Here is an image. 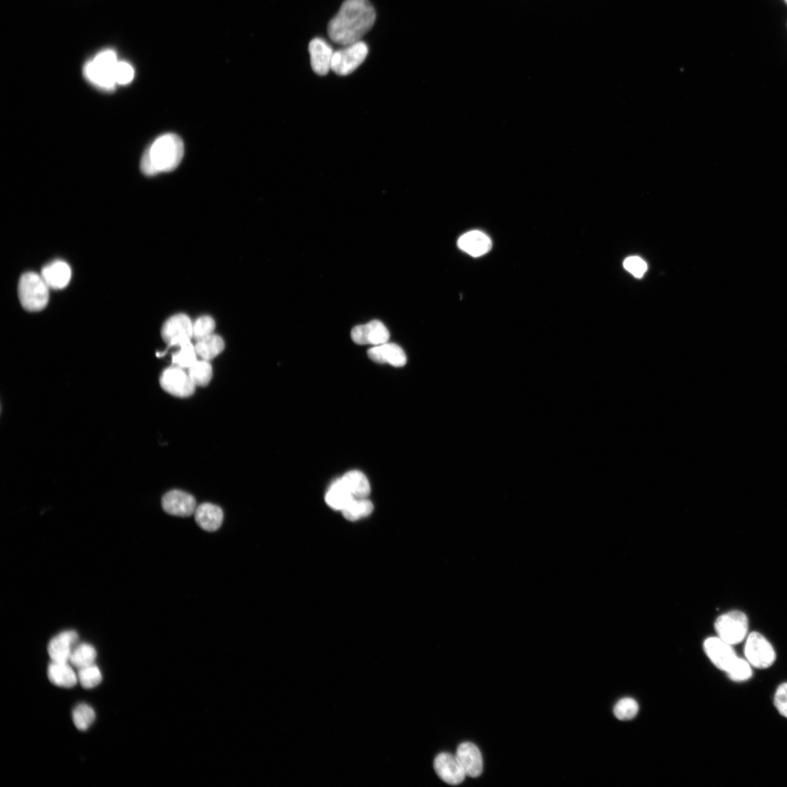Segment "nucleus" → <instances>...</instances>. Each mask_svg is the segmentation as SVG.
<instances>
[{
	"instance_id": "1",
	"label": "nucleus",
	"mask_w": 787,
	"mask_h": 787,
	"mask_svg": "<svg viewBox=\"0 0 787 787\" xmlns=\"http://www.w3.org/2000/svg\"><path fill=\"white\" fill-rule=\"evenodd\" d=\"M376 14L368 0H345L328 26L330 38L345 46L360 41L374 25Z\"/></svg>"
},
{
	"instance_id": "2",
	"label": "nucleus",
	"mask_w": 787,
	"mask_h": 787,
	"mask_svg": "<svg viewBox=\"0 0 787 787\" xmlns=\"http://www.w3.org/2000/svg\"><path fill=\"white\" fill-rule=\"evenodd\" d=\"M184 152L182 139L174 134L157 137L145 152L141 170L147 176L170 172L177 168Z\"/></svg>"
},
{
	"instance_id": "3",
	"label": "nucleus",
	"mask_w": 787,
	"mask_h": 787,
	"mask_svg": "<svg viewBox=\"0 0 787 787\" xmlns=\"http://www.w3.org/2000/svg\"><path fill=\"white\" fill-rule=\"evenodd\" d=\"M118 62L113 51H104L87 63L83 69L84 75L94 85L111 91L117 84L115 70Z\"/></svg>"
},
{
	"instance_id": "4",
	"label": "nucleus",
	"mask_w": 787,
	"mask_h": 787,
	"mask_svg": "<svg viewBox=\"0 0 787 787\" xmlns=\"http://www.w3.org/2000/svg\"><path fill=\"white\" fill-rule=\"evenodd\" d=\"M48 288L42 276L34 272L23 274L19 284V296L22 306L29 311H39L45 308L49 299Z\"/></svg>"
},
{
	"instance_id": "5",
	"label": "nucleus",
	"mask_w": 787,
	"mask_h": 787,
	"mask_svg": "<svg viewBox=\"0 0 787 787\" xmlns=\"http://www.w3.org/2000/svg\"><path fill=\"white\" fill-rule=\"evenodd\" d=\"M716 632L723 641L735 645L744 640L747 635L749 620L742 612L734 610L719 616L714 624Z\"/></svg>"
},
{
	"instance_id": "6",
	"label": "nucleus",
	"mask_w": 787,
	"mask_h": 787,
	"mask_svg": "<svg viewBox=\"0 0 787 787\" xmlns=\"http://www.w3.org/2000/svg\"><path fill=\"white\" fill-rule=\"evenodd\" d=\"M368 54V47L363 41L345 46L334 52L331 71L341 76L350 75L363 64Z\"/></svg>"
},
{
	"instance_id": "7",
	"label": "nucleus",
	"mask_w": 787,
	"mask_h": 787,
	"mask_svg": "<svg viewBox=\"0 0 787 787\" xmlns=\"http://www.w3.org/2000/svg\"><path fill=\"white\" fill-rule=\"evenodd\" d=\"M745 656L754 667L761 669L771 667L776 660V652L771 644L760 633L752 632L747 637Z\"/></svg>"
},
{
	"instance_id": "8",
	"label": "nucleus",
	"mask_w": 787,
	"mask_h": 787,
	"mask_svg": "<svg viewBox=\"0 0 787 787\" xmlns=\"http://www.w3.org/2000/svg\"><path fill=\"white\" fill-rule=\"evenodd\" d=\"M160 385L167 392L178 397L192 396L197 387L188 372L176 365L164 370L160 377Z\"/></svg>"
},
{
	"instance_id": "9",
	"label": "nucleus",
	"mask_w": 787,
	"mask_h": 787,
	"mask_svg": "<svg viewBox=\"0 0 787 787\" xmlns=\"http://www.w3.org/2000/svg\"><path fill=\"white\" fill-rule=\"evenodd\" d=\"M193 324L185 314H177L170 318L164 325L162 334L163 339L170 348L180 346L191 341L194 337Z\"/></svg>"
},
{
	"instance_id": "10",
	"label": "nucleus",
	"mask_w": 787,
	"mask_h": 787,
	"mask_svg": "<svg viewBox=\"0 0 787 787\" xmlns=\"http://www.w3.org/2000/svg\"><path fill=\"white\" fill-rule=\"evenodd\" d=\"M164 511L172 516L189 517L195 514L197 509L194 496L180 490L167 492L162 498Z\"/></svg>"
},
{
	"instance_id": "11",
	"label": "nucleus",
	"mask_w": 787,
	"mask_h": 787,
	"mask_svg": "<svg viewBox=\"0 0 787 787\" xmlns=\"http://www.w3.org/2000/svg\"><path fill=\"white\" fill-rule=\"evenodd\" d=\"M732 646L719 637L709 638L704 645L705 652L712 662L719 669L726 672L738 658Z\"/></svg>"
},
{
	"instance_id": "12",
	"label": "nucleus",
	"mask_w": 787,
	"mask_h": 787,
	"mask_svg": "<svg viewBox=\"0 0 787 787\" xmlns=\"http://www.w3.org/2000/svg\"><path fill=\"white\" fill-rule=\"evenodd\" d=\"M351 336L357 344L377 345L387 343L390 334L382 322L373 320L354 328Z\"/></svg>"
},
{
	"instance_id": "13",
	"label": "nucleus",
	"mask_w": 787,
	"mask_h": 787,
	"mask_svg": "<svg viewBox=\"0 0 787 787\" xmlns=\"http://www.w3.org/2000/svg\"><path fill=\"white\" fill-rule=\"evenodd\" d=\"M437 776L450 785H458L465 778L466 774L457 758L449 753L437 755L434 761Z\"/></svg>"
},
{
	"instance_id": "14",
	"label": "nucleus",
	"mask_w": 787,
	"mask_h": 787,
	"mask_svg": "<svg viewBox=\"0 0 787 787\" xmlns=\"http://www.w3.org/2000/svg\"><path fill=\"white\" fill-rule=\"evenodd\" d=\"M311 68L315 73L326 75L331 71L334 51L331 46L321 38H315L308 46Z\"/></svg>"
},
{
	"instance_id": "15",
	"label": "nucleus",
	"mask_w": 787,
	"mask_h": 787,
	"mask_svg": "<svg viewBox=\"0 0 787 787\" xmlns=\"http://www.w3.org/2000/svg\"><path fill=\"white\" fill-rule=\"evenodd\" d=\"M456 757L466 776L471 778L481 776L484 769L483 758L481 751L474 744H461L457 749Z\"/></svg>"
},
{
	"instance_id": "16",
	"label": "nucleus",
	"mask_w": 787,
	"mask_h": 787,
	"mask_svg": "<svg viewBox=\"0 0 787 787\" xmlns=\"http://www.w3.org/2000/svg\"><path fill=\"white\" fill-rule=\"evenodd\" d=\"M78 640V635L75 631L63 632L53 637L49 642L48 652L52 662L68 663L73 647Z\"/></svg>"
},
{
	"instance_id": "17",
	"label": "nucleus",
	"mask_w": 787,
	"mask_h": 787,
	"mask_svg": "<svg viewBox=\"0 0 787 787\" xmlns=\"http://www.w3.org/2000/svg\"><path fill=\"white\" fill-rule=\"evenodd\" d=\"M368 355L375 363H387L395 367H402L407 362L406 355L400 346L388 342L374 345L368 352Z\"/></svg>"
},
{
	"instance_id": "18",
	"label": "nucleus",
	"mask_w": 787,
	"mask_h": 787,
	"mask_svg": "<svg viewBox=\"0 0 787 787\" xmlns=\"http://www.w3.org/2000/svg\"><path fill=\"white\" fill-rule=\"evenodd\" d=\"M458 246L472 257H481L491 250L492 242L484 233L472 231L462 235L458 241Z\"/></svg>"
},
{
	"instance_id": "19",
	"label": "nucleus",
	"mask_w": 787,
	"mask_h": 787,
	"mask_svg": "<svg viewBox=\"0 0 787 787\" xmlns=\"http://www.w3.org/2000/svg\"><path fill=\"white\" fill-rule=\"evenodd\" d=\"M41 276L49 288L54 290H61L65 288L69 284L72 276V271L67 263L56 261L43 269Z\"/></svg>"
},
{
	"instance_id": "20",
	"label": "nucleus",
	"mask_w": 787,
	"mask_h": 787,
	"mask_svg": "<svg viewBox=\"0 0 787 787\" xmlns=\"http://www.w3.org/2000/svg\"><path fill=\"white\" fill-rule=\"evenodd\" d=\"M194 514L197 524L207 531L218 530L224 521L222 509L211 503L202 504Z\"/></svg>"
},
{
	"instance_id": "21",
	"label": "nucleus",
	"mask_w": 787,
	"mask_h": 787,
	"mask_svg": "<svg viewBox=\"0 0 787 787\" xmlns=\"http://www.w3.org/2000/svg\"><path fill=\"white\" fill-rule=\"evenodd\" d=\"M48 675L51 683L61 687H73L78 680L68 663L52 662L48 667Z\"/></svg>"
},
{
	"instance_id": "22",
	"label": "nucleus",
	"mask_w": 787,
	"mask_h": 787,
	"mask_svg": "<svg viewBox=\"0 0 787 787\" xmlns=\"http://www.w3.org/2000/svg\"><path fill=\"white\" fill-rule=\"evenodd\" d=\"M354 499L340 479L333 483L325 496L328 505L337 511L344 510Z\"/></svg>"
},
{
	"instance_id": "23",
	"label": "nucleus",
	"mask_w": 787,
	"mask_h": 787,
	"mask_svg": "<svg viewBox=\"0 0 787 787\" xmlns=\"http://www.w3.org/2000/svg\"><path fill=\"white\" fill-rule=\"evenodd\" d=\"M340 479L355 498L364 499L370 495V483L363 472L358 470L350 471Z\"/></svg>"
},
{
	"instance_id": "24",
	"label": "nucleus",
	"mask_w": 787,
	"mask_h": 787,
	"mask_svg": "<svg viewBox=\"0 0 787 787\" xmlns=\"http://www.w3.org/2000/svg\"><path fill=\"white\" fill-rule=\"evenodd\" d=\"M225 349L224 339L217 335H210L197 341L195 350L197 355L204 360H210L221 353Z\"/></svg>"
},
{
	"instance_id": "25",
	"label": "nucleus",
	"mask_w": 787,
	"mask_h": 787,
	"mask_svg": "<svg viewBox=\"0 0 787 787\" xmlns=\"http://www.w3.org/2000/svg\"><path fill=\"white\" fill-rule=\"evenodd\" d=\"M97 651L89 644H81L73 649L71 663L79 669L93 665L97 658Z\"/></svg>"
},
{
	"instance_id": "26",
	"label": "nucleus",
	"mask_w": 787,
	"mask_h": 787,
	"mask_svg": "<svg viewBox=\"0 0 787 787\" xmlns=\"http://www.w3.org/2000/svg\"><path fill=\"white\" fill-rule=\"evenodd\" d=\"M373 511L372 502L367 498H355L350 505L342 511L345 519L355 521L370 515Z\"/></svg>"
},
{
	"instance_id": "27",
	"label": "nucleus",
	"mask_w": 787,
	"mask_h": 787,
	"mask_svg": "<svg viewBox=\"0 0 787 787\" xmlns=\"http://www.w3.org/2000/svg\"><path fill=\"white\" fill-rule=\"evenodd\" d=\"M188 374L196 386L204 387L212 380V368L207 360H197L188 369Z\"/></svg>"
},
{
	"instance_id": "28",
	"label": "nucleus",
	"mask_w": 787,
	"mask_h": 787,
	"mask_svg": "<svg viewBox=\"0 0 787 787\" xmlns=\"http://www.w3.org/2000/svg\"><path fill=\"white\" fill-rule=\"evenodd\" d=\"M179 348V350L172 356L173 364L183 369L190 368L198 360L195 346L189 341Z\"/></svg>"
},
{
	"instance_id": "29",
	"label": "nucleus",
	"mask_w": 787,
	"mask_h": 787,
	"mask_svg": "<svg viewBox=\"0 0 787 787\" xmlns=\"http://www.w3.org/2000/svg\"><path fill=\"white\" fill-rule=\"evenodd\" d=\"M96 714L93 709L87 704H80L73 710V718L76 728L85 731L92 725Z\"/></svg>"
},
{
	"instance_id": "30",
	"label": "nucleus",
	"mask_w": 787,
	"mask_h": 787,
	"mask_svg": "<svg viewBox=\"0 0 787 787\" xmlns=\"http://www.w3.org/2000/svg\"><path fill=\"white\" fill-rule=\"evenodd\" d=\"M78 680L84 688L90 689L101 683L103 675L99 667L93 664L79 670Z\"/></svg>"
},
{
	"instance_id": "31",
	"label": "nucleus",
	"mask_w": 787,
	"mask_h": 787,
	"mask_svg": "<svg viewBox=\"0 0 787 787\" xmlns=\"http://www.w3.org/2000/svg\"><path fill=\"white\" fill-rule=\"evenodd\" d=\"M639 712L637 702L632 699H623L617 702L614 708L615 716L622 721L635 718Z\"/></svg>"
},
{
	"instance_id": "32",
	"label": "nucleus",
	"mask_w": 787,
	"mask_h": 787,
	"mask_svg": "<svg viewBox=\"0 0 787 787\" xmlns=\"http://www.w3.org/2000/svg\"><path fill=\"white\" fill-rule=\"evenodd\" d=\"M726 673L733 681L743 682L751 677L752 670L748 660L738 657Z\"/></svg>"
},
{
	"instance_id": "33",
	"label": "nucleus",
	"mask_w": 787,
	"mask_h": 787,
	"mask_svg": "<svg viewBox=\"0 0 787 787\" xmlns=\"http://www.w3.org/2000/svg\"><path fill=\"white\" fill-rule=\"evenodd\" d=\"M214 328L215 323L212 318L209 316L202 317L194 325V337L197 340L202 339L212 335Z\"/></svg>"
},
{
	"instance_id": "34",
	"label": "nucleus",
	"mask_w": 787,
	"mask_h": 787,
	"mask_svg": "<svg viewBox=\"0 0 787 787\" xmlns=\"http://www.w3.org/2000/svg\"><path fill=\"white\" fill-rule=\"evenodd\" d=\"M135 77V71L127 62L120 61L115 70V78L117 84L127 85L132 81Z\"/></svg>"
},
{
	"instance_id": "35",
	"label": "nucleus",
	"mask_w": 787,
	"mask_h": 787,
	"mask_svg": "<svg viewBox=\"0 0 787 787\" xmlns=\"http://www.w3.org/2000/svg\"><path fill=\"white\" fill-rule=\"evenodd\" d=\"M624 268L637 278H642L647 270V264L640 257L633 256L626 259Z\"/></svg>"
},
{
	"instance_id": "36",
	"label": "nucleus",
	"mask_w": 787,
	"mask_h": 787,
	"mask_svg": "<svg viewBox=\"0 0 787 787\" xmlns=\"http://www.w3.org/2000/svg\"><path fill=\"white\" fill-rule=\"evenodd\" d=\"M775 707L778 712L787 718V682L781 684L776 692Z\"/></svg>"
},
{
	"instance_id": "37",
	"label": "nucleus",
	"mask_w": 787,
	"mask_h": 787,
	"mask_svg": "<svg viewBox=\"0 0 787 787\" xmlns=\"http://www.w3.org/2000/svg\"><path fill=\"white\" fill-rule=\"evenodd\" d=\"M785 1H786V3L787 4V0H785Z\"/></svg>"
}]
</instances>
